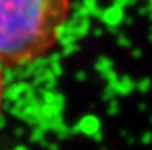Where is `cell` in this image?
I'll return each mask as SVG.
<instances>
[{"label":"cell","mask_w":152,"mask_h":150,"mask_svg":"<svg viewBox=\"0 0 152 150\" xmlns=\"http://www.w3.org/2000/svg\"><path fill=\"white\" fill-rule=\"evenodd\" d=\"M69 8L71 0H0V64L24 65L47 55Z\"/></svg>","instance_id":"obj_1"},{"label":"cell","mask_w":152,"mask_h":150,"mask_svg":"<svg viewBox=\"0 0 152 150\" xmlns=\"http://www.w3.org/2000/svg\"><path fill=\"white\" fill-rule=\"evenodd\" d=\"M3 96H4V76L1 71V64H0V114H1L3 108Z\"/></svg>","instance_id":"obj_2"}]
</instances>
